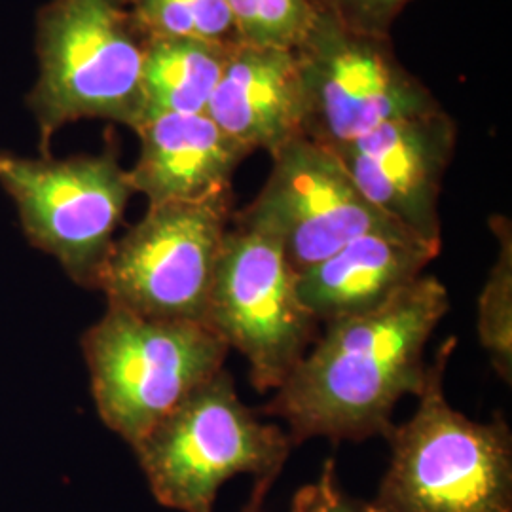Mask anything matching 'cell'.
Listing matches in <instances>:
<instances>
[{
  "mask_svg": "<svg viewBox=\"0 0 512 512\" xmlns=\"http://www.w3.org/2000/svg\"><path fill=\"white\" fill-rule=\"evenodd\" d=\"M448 310L444 283L421 275L380 308L332 321L264 412L293 444L387 437L395 406L423 389L425 348Z\"/></svg>",
  "mask_w": 512,
  "mask_h": 512,
  "instance_id": "cell-1",
  "label": "cell"
},
{
  "mask_svg": "<svg viewBox=\"0 0 512 512\" xmlns=\"http://www.w3.org/2000/svg\"><path fill=\"white\" fill-rule=\"evenodd\" d=\"M456 338L427 365L416 412L385 439L391 459L366 512H512V431L503 416L475 421L446 399Z\"/></svg>",
  "mask_w": 512,
  "mask_h": 512,
  "instance_id": "cell-2",
  "label": "cell"
},
{
  "mask_svg": "<svg viewBox=\"0 0 512 512\" xmlns=\"http://www.w3.org/2000/svg\"><path fill=\"white\" fill-rule=\"evenodd\" d=\"M124 0H50L37 21V84L29 109L46 156L55 131L84 118L133 129L143 116L148 38Z\"/></svg>",
  "mask_w": 512,
  "mask_h": 512,
  "instance_id": "cell-3",
  "label": "cell"
},
{
  "mask_svg": "<svg viewBox=\"0 0 512 512\" xmlns=\"http://www.w3.org/2000/svg\"><path fill=\"white\" fill-rule=\"evenodd\" d=\"M133 450L160 505L179 512H215L228 480L281 475L293 442L285 429L256 418L239 399L232 374L222 368Z\"/></svg>",
  "mask_w": 512,
  "mask_h": 512,
  "instance_id": "cell-4",
  "label": "cell"
},
{
  "mask_svg": "<svg viewBox=\"0 0 512 512\" xmlns=\"http://www.w3.org/2000/svg\"><path fill=\"white\" fill-rule=\"evenodd\" d=\"M103 423L133 448L224 368L228 346L202 323L162 321L110 306L82 336Z\"/></svg>",
  "mask_w": 512,
  "mask_h": 512,
  "instance_id": "cell-5",
  "label": "cell"
},
{
  "mask_svg": "<svg viewBox=\"0 0 512 512\" xmlns=\"http://www.w3.org/2000/svg\"><path fill=\"white\" fill-rule=\"evenodd\" d=\"M205 327L247 361L258 393L285 384L317 340L281 241L239 211L222 238Z\"/></svg>",
  "mask_w": 512,
  "mask_h": 512,
  "instance_id": "cell-6",
  "label": "cell"
},
{
  "mask_svg": "<svg viewBox=\"0 0 512 512\" xmlns=\"http://www.w3.org/2000/svg\"><path fill=\"white\" fill-rule=\"evenodd\" d=\"M306 93V131L327 148L351 143L389 120L439 109L433 93L397 59L384 33L361 29L323 0L293 50Z\"/></svg>",
  "mask_w": 512,
  "mask_h": 512,
  "instance_id": "cell-7",
  "label": "cell"
},
{
  "mask_svg": "<svg viewBox=\"0 0 512 512\" xmlns=\"http://www.w3.org/2000/svg\"><path fill=\"white\" fill-rule=\"evenodd\" d=\"M234 198L148 205L112 243L97 291L110 306L162 321L205 325L222 238Z\"/></svg>",
  "mask_w": 512,
  "mask_h": 512,
  "instance_id": "cell-8",
  "label": "cell"
},
{
  "mask_svg": "<svg viewBox=\"0 0 512 512\" xmlns=\"http://www.w3.org/2000/svg\"><path fill=\"white\" fill-rule=\"evenodd\" d=\"M0 186L18 205L27 239L69 277L97 289L114 232L135 194L116 150L67 160L0 154Z\"/></svg>",
  "mask_w": 512,
  "mask_h": 512,
  "instance_id": "cell-9",
  "label": "cell"
},
{
  "mask_svg": "<svg viewBox=\"0 0 512 512\" xmlns=\"http://www.w3.org/2000/svg\"><path fill=\"white\" fill-rule=\"evenodd\" d=\"M272 160L260 194L239 213L281 241L296 274L365 234L404 232L366 200L338 156L310 137H296Z\"/></svg>",
  "mask_w": 512,
  "mask_h": 512,
  "instance_id": "cell-10",
  "label": "cell"
},
{
  "mask_svg": "<svg viewBox=\"0 0 512 512\" xmlns=\"http://www.w3.org/2000/svg\"><path fill=\"white\" fill-rule=\"evenodd\" d=\"M456 141V124L439 107L389 120L330 150L382 215L414 238L442 249L440 190Z\"/></svg>",
  "mask_w": 512,
  "mask_h": 512,
  "instance_id": "cell-11",
  "label": "cell"
},
{
  "mask_svg": "<svg viewBox=\"0 0 512 512\" xmlns=\"http://www.w3.org/2000/svg\"><path fill=\"white\" fill-rule=\"evenodd\" d=\"M133 131L141 154L129 181L148 205L234 198V173L253 154L207 114L147 116Z\"/></svg>",
  "mask_w": 512,
  "mask_h": 512,
  "instance_id": "cell-12",
  "label": "cell"
},
{
  "mask_svg": "<svg viewBox=\"0 0 512 512\" xmlns=\"http://www.w3.org/2000/svg\"><path fill=\"white\" fill-rule=\"evenodd\" d=\"M228 137L270 156L306 131V93L293 50L236 42L205 112Z\"/></svg>",
  "mask_w": 512,
  "mask_h": 512,
  "instance_id": "cell-13",
  "label": "cell"
},
{
  "mask_svg": "<svg viewBox=\"0 0 512 512\" xmlns=\"http://www.w3.org/2000/svg\"><path fill=\"white\" fill-rule=\"evenodd\" d=\"M406 232H372L296 274L302 304L321 325L380 308L439 256Z\"/></svg>",
  "mask_w": 512,
  "mask_h": 512,
  "instance_id": "cell-14",
  "label": "cell"
},
{
  "mask_svg": "<svg viewBox=\"0 0 512 512\" xmlns=\"http://www.w3.org/2000/svg\"><path fill=\"white\" fill-rule=\"evenodd\" d=\"M234 44L148 38L141 120L156 114H205Z\"/></svg>",
  "mask_w": 512,
  "mask_h": 512,
  "instance_id": "cell-15",
  "label": "cell"
},
{
  "mask_svg": "<svg viewBox=\"0 0 512 512\" xmlns=\"http://www.w3.org/2000/svg\"><path fill=\"white\" fill-rule=\"evenodd\" d=\"M499 251L478 296L476 332L495 372L507 385L512 382V232L505 217L492 219Z\"/></svg>",
  "mask_w": 512,
  "mask_h": 512,
  "instance_id": "cell-16",
  "label": "cell"
},
{
  "mask_svg": "<svg viewBox=\"0 0 512 512\" xmlns=\"http://www.w3.org/2000/svg\"><path fill=\"white\" fill-rule=\"evenodd\" d=\"M147 38H196L234 44L238 31L228 0H128Z\"/></svg>",
  "mask_w": 512,
  "mask_h": 512,
  "instance_id": "cell-17",
  "label": "cell"
},
{
  "mask_svg": "<svg viewBox=\"0 0 512 512\" xmlns=\"http://www.w3.org/2000/svg\"><path fill=\"white\" fill-rule=\"evenodd\" d=\"M239 42L294 50L313 19V0H228Z\"/></svg>",
  "mask_w": 512,
  "mask_h": 512,
  "instance_id": "cell-18",
  "label": "cell"
},
{
  "mask_svg": "<svg viewBox=\"0 0 512 512\" xmlns=\"http://www.w3.org/2000/svg\"><path fill=\"white\" fill-rule=\"evenodd\" d=\"M291 512H366L365 503L342 488L334 459H329L315 480L294 494Z\"/></svg>",
  "mask_w": 512,
  "mask_h": 512,
  "instance_id": "cell-19",
  "label": "cell"
},
{
  "mask_svg": "<svg viewBox=\"0 0 512 512\" xmlns=\"http://www.w3.org/2000/svg\"><path fill=\"white\" fill-rule=\"evenodd\" d=\"M349 23L387 35V27L410 0H323Z\"/></svg>",
  "mask_w": 512,
  "mask_h": 512,
  "instance_id": "cell-20",
  "label": "cell"
},
{
  "mask_svg": "<svg viewBox=\"0 0 512 512\" xmlns=\"http://www.w3.org/2000/svg\"><path fill=\"white\" fill-rule=\"evenodd\" d=\"M277 476H264V478H256L253 492L249 495V499L245 501V505L241 507L239 512H266V499L274 486Z\"/></svg>",
  "mask_w": 512,
  "mask_h": 512,
  "instance_id": "cell-21",
  "label": "cell"
},
{
  "mask_svg": "<svg viewBox=\"0 0 512 512\" xmlns=\"http://www.w3.org/2000/svg\"><path fill=\"white\" fill-rule=\"evenodd\" d=\"M124 2H128V0H124Z\"/></svg>",
  "mask_w": 512,
  "mask_h": 512,
  "instance_id": "cell-22",
  "label": "cell"
}]
</instances>
